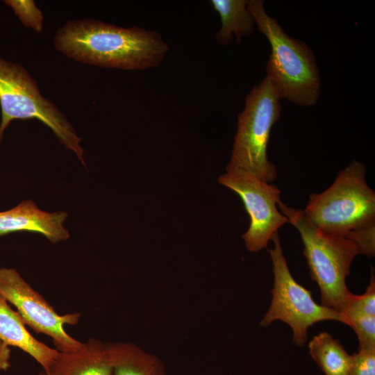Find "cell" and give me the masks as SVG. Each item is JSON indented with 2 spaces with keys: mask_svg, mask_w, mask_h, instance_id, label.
Segmentation results:
<instances>
[{
  "mask_svg": "<svg viewBox=\"0 0 375 375\" xmlns=\"http://www.w3.org/2000/svg\"><path fill=\"white\" fill-rule=\"evenodd\" d=\"M53 44L76 61L124 70L157 66L169 49L156 31L90 19L68 20L57 30Z\"/></svg>",
  "mask_w": 375,
  "mask_h": 375,
  "instance_id": "6da1fadb",
  "label": "cell"
},
{
  "mask_svg": "<svg viewBox=\"0 0 375 375\" xmlns=\"http://www.w3.org/2000/svg\"><path fill=\"white\" fill-rule=\"evenodd\" d=\"M247 8L258 31L270 44L266 76L280 99L302 106L316 104L321 79L311 49L303 42L288 35L278 22L267 15L263 1L250 0Z\"/></svg>",
  "mask_w": 375,
  "mask_h": 375,
  "instance_id": "7a4b0ae2",
  "label": "cell"
},
{
  "mask_svg": "<svg viewBox=\"0 0 375 375\" xmlns=\"http://www.w3.org/2000/svg\"><path fill=\"white\" fill-rule=\"evenodd\" d=\"M278 208L301 235L311 278L321 292V305L341 313L351 293L346 278L359 254L356 245L345 237L319 229L309 222L303 210L289 207L281 200Z\"/></svg>",
  "mask_w": 375,
  "mask_h": 375,
  "instance_id": "3957f363",
  "label": "cell"
},
{
  "mask_svg": "<svg viewBox=\"0 0 375 375\" xmlns=\"http://www.w3.org/2000/svg\"><path fill=\"white\" fill-rule=\"evenodd\" d=\"M365 174L364 164L352 160L326 190L310 194L303 210L309 222L327 233L342 237L375 223V193Z\"/></svg>",
  "mask_w": 375,
  "mask_h": 375,
  "instance_id": "277c9868",
  "label": "cell"
},
{
  "mask_svg": "<svg viewBox=\"0 0 375 375\" xmlns=\"http://www.w3.org/2000/svg\"><path fill=\"white\" fill-rule=\"evenodd\" d=\"M0 143L12 120L37 119L49 128L59 142L86 166L84 149L65 115L40 93L36 81L20 64L0 56Z\"/></svg>",
  "mask_w": 375,
  "mask_h": 375,
  "instance_id": "5b68a950",
  "label": "cell"
},
{
  "mask_svg": "<svg viewBox=\"0 0 375 375\" xmlns=\"http://www.w3.org/2000/svg\"><path fill=\"white\" fill-rule=\"evenodd\" d=\"M280 97L265 78L245 98L244 110L238 116V128L226 171L241 169L270 183L277 176L268 160L271 130L281 114Z\"/></svg>",
  "mask_w": 375,
  "mask_h": 375,
  "instance_id": "8992f818",
  "label": "cell"
},
{
  "mask_svg": "<svg viewBox=\"0 0 375 375\" xmlns=\"http://www.w3.org/2000/svg\"><path fill=\"white\" fill-rule=\"evenodd\" d=\"M272 240L274 246L269 252L274 273L272 297L260 324L268 326L275 320L288 324L292 330L293 342L298 346L306 343L308 329L315 323L335 320L346 324V319L340 312L317 304L312 297V292L294 280L283 254L278 232Z\"/></svg>",
  "mask_w": 375,
  "mask_h": 375,
  "instance_id": "52a82bcc",
  "label": "cell"
},
{
  "mask_svg": "<svg viewBox=\"0 0 375 375\" xmlns=\"http://www.w3.org/2000/svg\"><path fill=\"white\" fill-rule=\"evenodd\" d=\"M0 296L16 308L26 326L38 333L49 336L58 351H74L84 347L85 343L70 336L65 330V325L78 322L81 313L58 314L17 269L0 268Z\"/></svg>",
  "mask_w": 375,
  "mask_h": 375,
  "instance_id": "ba28073f",
  "label": "cell"
},
{
  "mask_svg": "<svg viewBox=\"0 0 375 375\" xmlns=\"http://www.w3.org/2000/svg\"><path fill=\"white\" fill-rule=\"evenodd\" d=\"M218 181L240 196L249 215V227L242 235L247 250L257 252L267 247L273 235L288 223L278 209L279 188L241 169L226 171Z\"/></svg>",
  "mask_w": 375,
  "mask_h": 375,
  "instance_id": "9c48e42d",
  "label": "cell"
},
{
  "mask_svg": "<svg viewBox=\"0 0 375 375\" xmlns=\"http://www.w3.org/2000/svg\"><path fill=\"white\" fill-rule=\"evenodd\" d=\"M67 217L66 212H46L33 201L24 200L15 207L0 212V236L30 232L43 235L51 243L65 241L69 238V232L64 226Z\"/></svg>",
  "mask_w": 375,
  "mask_h": 375,
  "instance_id": "30bf717a",
  "label": "cell"
},
{
  "mask_svg": "<svg viewBox=\"0 0 375 375\" xmlns=\"http://www.w3.org/2000/svg\"><path fill=\"white\" fill-rule=\"evenodd\" d=\"M40 375H112L108 344L90 338L81 349L58 351Z\"/></svg>",
  "mask_w": 375,
  "mask_h": 375,
  "instance_id": "8fae6325",
  "label": "cell"
},
{
  "mask_svg": "<svg viewBox=\"0 0 375 375\" xmlns=\"http://www.w3.org/2000/svg\"><path fill=\"white\" fill-rule=\"evenodd\" d=\"M0 340L19 348L31 356L42 367L48 369L58 351L33 337L19 315L0 296Z\"/></svg>",
  "mask_w": 375,
  "mask_h": 375,
  "instance_id": "7c38bea8",
  "label": "cell"
},
{
  "mask_svg": "<svg viewBox=\"0 0 375 375\" xmlns=\"http://www.w3.org/2000/svg\"><path fill=\"white\" fill-rule=\"evenodd\" d=\"M246 0H212L210 3L221 19V28L216 35L223 45L231 43L233 36L238 42L253 32L254 19L247 8Z\"/></svg>",
  "mask_w": 375,
  "mask_h": 375,
  "instance_id": "4fadbf2b",
  "label": "cell"
},
{
  "mask_svg": "<svg viewBox=\"0 0 375 375\" xmlns=\"http://www.w3.org/2000/svg\"><path fill=\"white\" fill-rule=\"evenodd\" d=\"M308 348L311 357L325 375H349L351 355L331 334L321 332L316 335Z\"/></svg>",
  "mask_w": 375,
  "mask_h": 375,
  "instance_id": "5bb4252c",
  "label": "cell"
},
{
  "mask_svg": "<svg viewBox=\"0 0 375 375\" xmlns=\"http://www.w3.org/2000/svg\"><path fill=\"white\" fill-rule=\"evenodd\" d=\"M112 375H158L153 357L133 343L108 344Z\"/></svg>",
  "mask_w": 375,
  "mask_h": 375,
  "instance_id": "9a60e30c",
  "label": "cell"
},
{
  "mask_svg": "<svg viewBox=\"0 0 375 375\" xmlns=\"http://www.w3.org/2000/svg\"><path fill=\"white\" fill-rule=\"evenodd\" d=\"M346 319L353 315L375 316V278L372 268L371 278L366 292L361 295L350 294L347 306L341 312Z\"/></svg>",
  "mask_w": 375,
  "mask_h": 375,
  "instance_id": "2e32d148",
  "label": "cell"
},
{
  "mask_svg": "<svg viewBox=\"0 0 375 375\" xmlns=\"http://www.w3.org/2000/svg\"><path fill=\"white\" fill-rule=\"evenodd\" d=\"M4 2L12 9L24 26L36 32L42 31L43 15L33 1L6 0Z\"/></svg>",
  "mask_w": 375,
  "mask_h": 375,
  "instance_id": "e0dca14e",
  "label": "cell"
},
{
  "mask_svg": "<svg viewBox=\"0 0 375 375\" xmlns=\"http://www.w3.org/2000/svg\"><path fill=\"white\" fill-rule=\"evenodd\" d=\"M347 325L355 331L358 349H375V316L353 315L347 318Z\"/></svg>",
  "mask_w": 375,
  "mask_h": 375,
  "instance_id": "ac0fdd59",
  "label": "cell"
},
{
  "mask_svg": "<svg viewBox=\"0 0 375 375\" xmlns=\"http://www.w3.org/2000/svg\"><path fill=\"white\" fill-rule=\"evenodd\" d=\"M344 237L356 245L359 254H363L369 258L374 256L375 223L353 229L347 233Z\"/></svg>",
  "mask_w": 375,
  "mask_h": 375,
  "instance_id": "d6986e66",
  "label": "cell"
},
{
  "mask_svg": "<svg viewBox=\"0 0 375 375\" xmlns=\"http://www.w3.org/2000/svg\"><path fill=\"white\" fill-rule=\"evenodd\" d=\"M349 375H375V349H358L351 355Z\"/></svg>",
  "mask_w": 375,
  "mask_h": 375,
  "instance_id": "ffe728a7",
  "label": "cell"
},
{
  "mask_svg": "<svg viewBox=\"0 0 375 375\" xmlns=\"http://www.w3.org/2000/svg\"><path fill=\"white\" fill-rule=\"evenodd\" d=\"M10 367V349L0 340V371H6Z\"/></svg>",
  "mask_w": 375,
  "mask_h": 375,
  "instance_id": "44dd1931",
  "label": "cell"
},
{
  "mask_svg": "<svg viewBox=\"0 0 375 375\" xmlns=\"http://www.w3.org/2000/svg\"><path fill=\"white\" fill-rule=\"evenodd\" d=\"M1 375V374H0Z\"/></svg>",
  "mask_w": 375,
  "mask_h": 375,
  "instance_id": "7402d4cb",
  "label": "cell"
}]
</instances>
